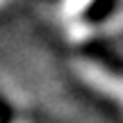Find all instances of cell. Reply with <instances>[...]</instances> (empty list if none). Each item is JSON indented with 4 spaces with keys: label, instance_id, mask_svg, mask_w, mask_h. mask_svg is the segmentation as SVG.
I'll use <instances>...</instances> for the list:
<instances>
[{
    "label": "cell",
    "instance_id": "6da1fadb",
    "mask_svg": "<svg viewBox=\"0 0 123 123\" xmlns=\"http://www.w3.org/2000/svg\"><path fill=\"white\" fill-rule=\"evenodd\" d=\"M73 68L82 82H87L89 87H93L96 91L116 100L123 107V75L112 73L110 68H105V66L96 64L91 59H75Z\"/></svg>",
    "mask_w": 123,
    "mask_h": 123
},
{
    "label": "cell",
    "instance_id": "7a4b0ae2",
    "mask_svg": "<svg viewBox=\"0 0 123 123\" xmlns=\"http://www.w3.org/2000/svg\"><path fill=\"white\" fill-rule=\"evenodd\" d=\"M87 5H91V0H64V14L66 16H75V14H80Z\"/></svg>",
    "mask_w": 123,
    "mask_h": 123
},
{
    "label": "cell",
    "instance_id": "3957f363",
    "mask_svg": "<svg viewBox=\"0 0 123 123\" xmlns=\"http://www.w3.org/2000/svg\"><path fill=\"white\" fill-rule=\"evenodd\" d=\"M0 2H2V0H0Z\"/></svg>",
    "mask_w": 123,
    "mask_h": 123
}]
</instances>
